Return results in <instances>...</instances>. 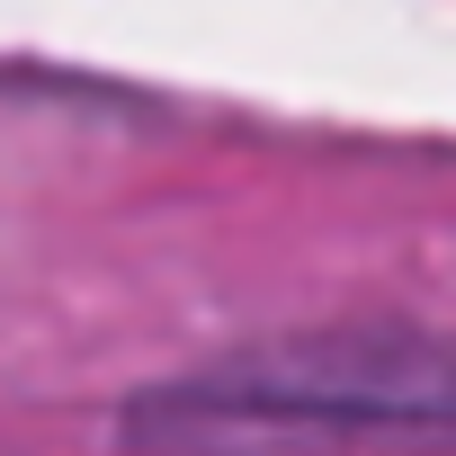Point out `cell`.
<instances>
[{"label": "cell", "instance_id": "1", "mask_svg": "<svg viewBox=\"0 0 456 456\" xmlns=\"http://www.w3.org/2000/svg\"><path fill=\"white\" fill-rule=\"evenodd\" d=\"M456 429V367L438 349L403 340H322V349H269L251 367L197 376L143 411V438H206V429Z\"/></svg>", "mask_w": 456, "mask_h": 456}]
</instances>
